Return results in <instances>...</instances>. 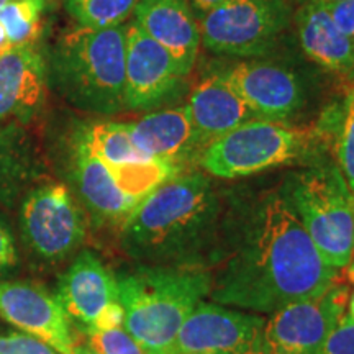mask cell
<instances>
[{
  "label": "cell",
  "instance_id": "cell-1",
  "mask_svg": "<svg viewBox=\"0 0 354 354\" xmlns=\"http://www.w3.org/2000/svg\"><path fill=\"white\" fill-rule=\"evenodd\" d=\"M205 269L212 302L268 315L320 295L338 272L323 259L282 189L232 198Z\"/></svg>",
  "mask_w": 354,
  "mask_h": 354
},
{
  "label": "cell",
  "instance_id": "cell-2",
  "mask_svg": "<svg viewBox=\"0 0 354 354\" xmlns=\"http://www.w3.org/2000/svg\"><path fill=\"white\" fill-rule=\"evenodd\" d=\"M221 201L202 172H179L148 194L122 223V241L149 266L207 268L221 221Z\"/></svg>",
  "mask_w": 354,
  "mask_h": 354
},
{
  "label": "cell",
  "instance_id": "cell-3",
  "mask_svg": "<svg viewBox=\"0 0 354 354\" xmlns=\"http://www.w3.org/2000/svg\"><path fill=\"white\" fill-rule=\"evenodd\" d=\"M125 328L145 354H172L180 326L209 297L202 266H138L117 277Z\"/></svg>",
  "mask_w": 354,
  "mask_h": 354
},
{
  "label": "cell",
  "instance_id": "cell-4",
  "mask_svg": "<svg viewBox=\"0 0 354 354\" xmlns=\"http://www.w3.org/2000/svg\"><path fill=\"white\" fill-rule=\"evenodd\" d=\"M127 24L113 28H77L61 35L46 59L48 86L87 113L125 110Z\"/></svg>",
  "mask_w": 354,
  "mask_h": 354
},
{
  "label": "cell",
  "instance_id": "cell-5",
  "mask_svg": "<svg viewBox=\"0 0 354 354\" xmlns=\"http://www.w3.org/2000/svg\"><path fill=\"white\" fill-rule=\"evenodd\" d=\"M282 192L331 268H346L354 258V194L338 165L322 162L294 172Z\"/></svg>",
  "mask_w": 354,
  "mask_h": 354
},
{
  "label": "cell",
  "instance_id": "cell-6",
  "mask_svg": "<svg viewBox=\"0 0 354 354\" xmlns=\"http://www.w3.org/2000/svg\"><path fill=\"white\" fill-rule=\"evenodd\" d=\"M315 143L312 131L286 122L254 118L205 146L198 165L209 176L238 179L295 162L312 151Z\"/></svg>",
  "mask_w": 354,
  "mask_h": 354
},
{
  "label": "cell",
  "instance_id": "cell-7",
  "mask_svg": "<svg viewBox=\"0 0 354 354\" xmlns=\"http://www.w3.org/2000/svg\"><path fill=\"white\" fill-rule=\"evenodd\" d=\"M290 24V0H223L198 17L203 48L240 59L269 55Z\"/></svg>",
  "mask_w": 354,
  "mask_h": 354
},
{
  "label": "cell",
  "instance_id": "cell-8",
  "mask_svg": "<svg viewBox=\"0 0 354 354\" xmlns=\"http://www.w3.org/2000/svg\"><path fill=\"white\" fill-rule=\"evenodd\" d=\"M346 302V287L333 284L320 295L276 310L264 320L259 349L264 354H323Z\"/></svg>",
  "mask_w": 354,
  "mask_h": 354
},
{
  "label": "cell",
  "instance_id": "cell-9",
  "mask_svg": "<svg viewBox=\"0 0 354 354\" xmlns=\"http://www.w3.org/2000/svg\"><path fill=\"white\" fill-rule=\"evenodd\" d=\"M25 243L44 259H63L86 238V220L68 185L48 183L30 190L21 202Z\"/></svg>",
  "mask_w": 354,
  "mask_h": 354
},
{
  "label": "cell",
  "instance_id": "cell-10",
  "mask_svg": "<svg viewBox=\"0 0 354 354\" xmlns=\"http://www.w3.org/2000/svg\"><path fill=\"white\" fill-rule=\"evenodd\" d=\"M187 76L166 48L149 38L135 21L127 25L123 104L131 112H151L179 99Z\"/></svg>",
  "mask_w": 354,
  "mask_h": 354
},
{
  "label": "cell",
  "instance_id": "cell-11",
  "mask_svg": "<svg viewBox=\"0 0 354 354\" xmlns=\"http://www.w3.org/2000/svg\"><path fill=\"white\" fill-rule=\"evenodd\" d=\"M215 73L241 95L256 118L287 123L307 105V87L302 77L284 64L243 59Z\"/></svg>",
  "mask_w": 354,
  "mask_h": 354
},
{
  "label": "cell",
  "instance_id": "cell-12",
  "mask_svg": "<svg viewBox=\"0 0 354 354\" xmlns=\"http://www.w3.org/2000/svg\"><path fill=\"white\" fill-rule=\"evenodd\" d=\"M266 318L220 304H201L177 333L172 354H245L259 348Z\"/></svg>",
  "mask_w": 354,
  "mask_h": 354
},
{
  "label": "cell",
  "instance_id": "cell-13",
  "mask_svg": "<svg viewBox=\"0 0 354 354\" xmlns=\"http://www.w3.org/2000/svg\"><path fill=\"white\" fill-rule=\"evenodd\" d=\"M0 315L59 354H74L69 317L59 299L26 282H0Z\"/></svg>",
  "mask_w": 354,
  "mask_h": 354
},
{
  "label": "cell",
  "instance_id": "cell-14",
  "mask_svg": "<svg viewBox=\"0 0 354 354\" xmlns=\"http://www.w3.org/2000/svg\"><path fill=\"white\" fill-rule=\"evenodd\" d=\"M46 88V57L35 44L0 56V125L28 122L43 105Z\"/></svg>",
  "mask_w": 354,
  "mask_h": 354
},
{
  "label": "cell",
  "instance_id": "cell-15",
  "mask_svg": "<svg viewBox=\"0 0 354 354\" xmlns=\"http://www.w3.org/2000/svg\"><path fill=\"white\" fill-rule=\"evenodd\" d=\"M135 24L169 51L185 76H190L201 50V28L189 0H138Z\"/></svg>",
  "mask_w": 354,
  "mask_h": 354
},
{
  "label": "cell",
  "instance_id": "cell-16",
  "mask_svg": "<svg viewBox=\"0 0 354 354\" xmlns=\"http://www.w3.org/2000/svg\"><path fill=\"white\" fill-rule=\"evenodd\" d=\"M128 130L136 148L148 158L183 167L194 154L202 153L187 105L151 110L138 120L128 122Z\"/></svg>",
  "mask_w": 354,
  "mask_h": 354
},
{
  "label": "cell",
  "instance_id": "cell-17",
  "mask_svg": "<svg viewBox=\"0 0 354 354\" xmlns=\"http://www.w3.org/2000/svg\"><path fill=\"white\" fill-rule=\"evenodd\" d=\"M185 105L202 151L221 135L256 118L250 105L215 71L192 87Z\"/></svg>",
  "mask_w": 354,
  "mask_h": 354
},
{
  "label": "cell",
  "instance_id": "cell-18",
  "mask_svg": "<svg viewBox=\"0 0 354 354\" xmlns=\"http://www.w3.org/2000/svg\"><path fill=\"white\" fill-rule=\"evenodd\" d=\"M57 299L68 317L91 328L110 304L118 302L117 277L95 254L82 251L61 279Z\"/></svg>",
  "mask_w": 354,
  "mask_h": 354
},
{
  "label": "cell",
  "instance_id": "cell-19",
  "mask_svg": "<svg viewBox=\"0 0 354 354\" xmlns=\"http://www.w3.org/2000/svg\"><path fill=\"white\" fill-rule=\"evenodd\" d=\"M305 56L320 68L339 76H354V43L331 19L322 0H308L294 15Z\"/></svg>",
  "mask_w": 354,
  "mask_h": 354
},
{
  "label": "cell",
  "instance_id": "cell-20",
  "mask_svg": "<svg viewBox=\"0 0 354 354\" xmlns=\"http://www.w3.org/2000/svg\"><path fill=\"white\" fill-rule=\"evenodd\" d=\"M73 180L84 207L95 220L122 225L138 203L122 192L109 167L77 136L73 149Z\"/></svg>",
  "mask_w": 354,
  "mask_h": 354
},
{
  "label": "cell",
  "instance_id": "cell-21",
  "mask_svg": "<svg viewBox=\"0 0 354 354\" xmlns=\"http://www.w3.org/2000/svg\"><path fill=\"white\" fill-rule=\"evenodd\" d=\"M77 138L109 167L135 165L153 159L141 153L133 143L128 123L109 120L88 122L79 128Z\"/></svg>",
  "mask_w": 354,
  "mask_h": 354
},
{
  "label": "cell",
  "instance_id": "cell-22",
  "mask_svg": "<svg viewBox=\"0 0 354 354\" xmlns=\"http://www.w3.org/2000/svg\"><path fill=\"white\" fill-rule=\"evenodd\" d=\"M32 156L26 133L17 122L0 127V198L12 197L30 177Z\"/></svg>",
  "mask_w": 354,
  "mask_h": 354
},
{
  "label": "cell",
  "instance_id": "cell-23",
  "mask_svg": "<svg viewBox=\"0 0 354 354\" xmlns=\"http://www.w3.org/2000/svg\"><path fill=\"white\" fill-rule=\"evenodd\" d=\"M109 167V166H107ZM183 167L161 159H148L135 165L109 167L110 174L125 196L140 202L167 179L179 174Z\"/></svg>",
  "mask_w": 354,
  "mask_h": 354
},
{
  "label": "cell",
  "instance_id": "cell-24",
  "mask_svg": "<svg viewBox=\"0 0 354 354\" xmlns=\"http://www.w3.org/2000/svg\"><path fill=\"white\" fill-rule=\"evenodd\" d=\"M46 0H12L0 8V24L13 48L28 46L39 39Z\"/></svg>",
  "mask_w": 354,
  "mask_h": 354
},
{
  "label": "cell",
  "instance_id": "cell-25",
  "mask_svg": "<svg viewBox=\"0 0 354 354\" xmlns=\"http://www.w3.org/2000/svg\"><path fill=\"white\" fill-rule=\"evenodd\" d=\"M136 3L138 0H64L66 12L77 26L94 30L125 25Z\"/></svg>",
  "mask_w": 354,
  "mask_h": 354
},
{
  "label": "cell",
  "instance_id": "cell-26",
  "mask_svg": "<svg viewBox=\"0 0 354 354\" xmlns=\"http://www.w3.org/2000/svg\"><path fill=\"white\" fill-rule=\"evenodd\" d=\"M336 165L354 194V84L344 97L342 117L335 133Z\"/></svg>",
  "mask_w": 354,
  "mask_h": 354
},
{
  "label": "cell",
  "instance_id": "cell-27",
  "mask_svg": "<svg viewBox=\"0 0 354 354\" xmlns=\"http://www.w3.org/2000/svg\"><path fill=\"white\" fill-rule=\"evenodd\" d=\"M87 335L88 346L99 354H145L123 326L110 330L87 328Z\"/></svg>",
  "mask_w": 354,
  "mask_h": 354
},
{
  "label": "cell",
  "instance_id": "cell-28",
  "mask_svg": "<svg viewBox=\"0 0 354 354\" xmlns=\"http://www.w3.org/2000/svg\"><path fill=\"white\" fill-rule=\"evenodd\" d=\"M0 354H56L50 344L25 333H0Z\"/></svg>",
  "mask_w": 354,
  "mask_h": 354
},
{
  "label": "cell",
  "instance_id": "cell-29",
  "mask_svg": "<svg viewBox=\"0 0 354 354\" xmlns=\"http://www.w3.org/2000/svg\"><path fill=\"white\" fill-rule=\"evenodd\" d=\"M323 354H354V322L346 313L330 335Z\"/></svg>",
  "mask_w": 354,
  "mask_h": 354
},
{
  "label": "cell",
  "instance_id": "cell-30",
  "mask_svg": "<svg viewBox=\"0 0 354 354\" xmlns=\"http://www.w3.org/2000/svg\"><path fill=\"white\" fill-rule=\"evenodd\" d=\"M326 7L338 28L354 43V0L326 3Z\"/></svg>",
  "mask_w": 354,
  "mask_h": 354
},
{
  "label": "cell",
  "instance_id": "cell-31",
  "mask_svg": "<svg viewBox=\"0 0 354 354\" xmlns=\"http://www.w3.org/2000/svg\"><path fill=\"white\" fill-rule=\"evenodd\" d=\"M17 250L8 225L0 218V272L17 264Z\"/></svg>",
  "mask_w": 354,
  "mask_h": 354
},
{
  "label": "cell",
  "instance_id": "cell-32",
  "mask_svg": "<svg viewBox=\"0 0 354 354\" xmlns=\"http://www.w3.org/2000/svg\"><path fill=\"white\" fill-rule=\"evenodd\" d=\"M123 318H125V313H123L120 302H113L100 313L99 318H97L94 323V326H91V328H97V330L118 328V326H123Z\"/></svg>",
  "mask_w": 354,
  "mask_h": 354
},
{
  "label": "cell",
  "instance_id": "cell-33",
  "mask_svg": "<svg viewBox=\"0 0 354 354\" xmlns=\"http://www.w3.org/2000/svg\"><path fill=\"white\" fill-rule=\"evenodd\" d=\"M190 2V7H192V10L196 12L197 19L203 13H207L212 8H215L218 3L223 2V0H189Z\"/></svg>",
  "mask_w": 354,
  "mask_h": 354
},
{
  "label": "cell",
  "instance_id": "cell-34",
  "mask_svg": "<svg viewBox=\"0 0 354 354\" xmlns=\"http://www.w3.org/2000/svg\"><path fill=\"white\" fill-rule=\"evenodd\" d=\"M12 50H13V46H12L10 39H8V37H7L6 28H3V25L0 24V56L7 55V53Z\"/></svg>",
  "mask_w": 354,
  "mask_h": 354
},
{
  "label": "cell",
  "instance_id": "cell-35",
  "mask_svg": "<svg viewBox=\"0 0 354 354\" xmlns=\"http://www.w3.org/2000/svg\"><path fill=\"white\" fill-rule=\"evenodd\" d=\"M74 354H99L95 349H92L91 346H76L74 348Z\"/></svg>",
  "mask_w": 354,
  "mask_h": 354
},
{
  "label": "cell",
  "instance_id": "cell-36",
  "mask_svg": "<svg viewBox=\"0 0 354 354\" xmlns=\"http://www.w3.org/2000/svg\"><path fill=\"white\" fill-rule=\"evenodd\" d=\"M346 274H348V279L354 284V258L349 261V264L346 266Z\"/></svg>",
  "mask_w": 354,
  "mask_h": 354
},
{
  "label": "cell",
  "instance_id": "cell-37",
  "mask_svg": "<svg viewBox=\"0 0 354 354\" xmlns=\"http://www.w3.org/2000/svg\"><path fill=\"white\" fill-rule=\"evenodd\" d=\"M349 317H351V320L354 322V294L351 300H349Z\"/></svg>",
  "mask_w": 354,
  "mask_h": 354
},
{
  "label": "cell",
  "instance_id": "cell-38",
  "mask_svg": "<svg viewBox=\"0 0 354 354\" xmlns=\"http://www.w3.org/2000/svg\"><path fill=\"white\" fill-rule=\"evenodd\" d=\"M245 354H264L263 351H261L259 348H254V349H250V351L245 353Z\"/></svg>",
  "mask_w": 354,
  "mask_h": 354
},
{
  "label": "cell",
  "instance_id": "cell-39",
  "mask_svg": "<svg viewBox=\"0 0 354 354\" xmlns=\"http://www.w3.org/2000/svg\"><path fill=\"white\" fill-rule=\"evenodd\" d=\"M292 3H295V6H302V3H305V2H308V0H290Z\"/></svg>",
  "mask_w": 354,
  "mask_h": 354
},
{
  "label": "cell",
  "instance_id": "cell-40",
  "mask_svg": "<svg viewBox=\"0 0 354 354\" xmlns=\"http://www.w3.org/2000/svg\"><path fill=\"white\" fill-rule=\"evenodd\" d=\"M8 2H12V0H0V8H3V7H6Z\"/></svg>",
  "mask_w": 354,
  "mask_h": 354
},
{
  "label": "cell",
  "instance_id": "cell-41",
  "mask_svg": "<svg viewBox=\"0 0 354 354\" xmlns=\"http://www.w3.org/2000/svg\"><path fill=\"white\" fill-rule=\"evenodd\" d=\"M322 2H325V3H335V2H342V0H322Z\"/></svg>",
  "mask_w": 354,
  "mask_h": 354
}]
</instances>
